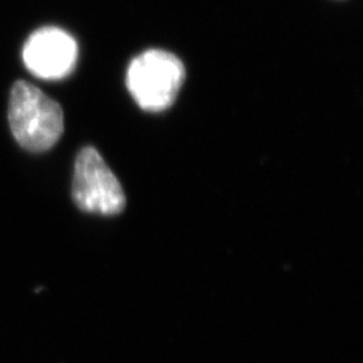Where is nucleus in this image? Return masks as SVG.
Instances as JSON below:
<instances>
[{"instance_id": "nucleus-1", "label": "nucleus", "mask_w": 363, "mask_h": 363, "mask_svg": "<svg viewBox=\"0 0 363 363\" xmlns=\"http://www.w3.org/2000/svg\"><path fill=\"white\" fill-rule=\"evenodd\" d=\"M9 123L16 143L30 152L50 150L64 133L61 105L26 81L13 84Z\"/></svg>"}, {"instance_id": "nucleus-3", "label": "nucleus", "mask_w": 363, "mask_h": 363, "mask_svg": "<svg viewBox=\"0 0 363 363\" xmlns=\"http://www.w3.org/2000/svg\"><path fill=\"white\" fill-rule=\"evenodd\" d=\"M72 196L79 210L100 216H116L127 203L116 175L93 147L82 148L76 157Z\"/></svg>"}, {"instance_id": "nucleus-2", "label": "nucleus", "mask_w": 363, "mask_h": 363, "mask_svg": "<svg viewBox=\"0 0 363 363\" xmlns=\"http://www.w3.org/2000/svg\"><path fill=\"white\" fill-rule=\"evenodd\" d=\"M184 76V66L172 52L147 50L130 62L127 86L142 109L162 112L174 104Z\"/></svg>"}, {"instance_id": "nucleus-4", "label": "nucleus", "mask_w": 363, "mask_h": 363, "mask_svg": "<svg viewBox=\"0 0 363 363\" xmlns=\"http://www.w3.org/2000/svg\"><path fill=\"white\" fill-rule=\"evenodd\" d=\"M77 43L57 27H43L27 39L23 61L37 77L60 79L72 73L77 61Z\"/></svg>"}]
</instances>
